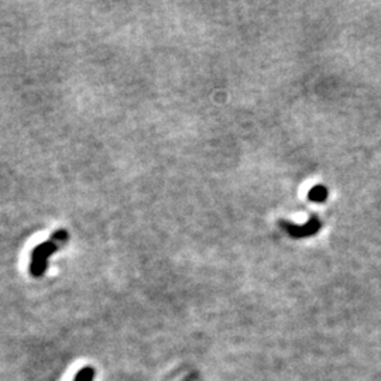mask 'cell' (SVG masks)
I'll return each mask as SVG.
<instances>
[{
    "instance_id": "obj_1",
    "label": "cell",
    "mask_w": 381,
    "mask_h": 381,
    "mask_svg": "<svg viewBox=\"0 0 381 381\" xmlns=\"http://www.w3.org/2000/svg\"><path fill=\"white\" fill-rule=\"evenodd\" d=\"M68 232L65 229H59L55 233L51 234V237L47 241H42L37 244L31 253V261H30V274L35 278H40L45 274V270L48 267V258L52 256L58 249L68 241Z\"/></svg>"
},
{
    "instance_id": "obj_2",
    "label": "cell",
    "mask_w": 381,
    "mask_h": 381,
    "mask_svg": "<svg viewBox=\"0 0 381 381\" xmlns=\"http://www.w3.org/2000/svg\"><path fill=\"white\" fill-rule=\"evenodd\" d=\"M95 379V369L93 368H84L81 369L74 381H93Z\"/></svg>"
}]
</instances>
